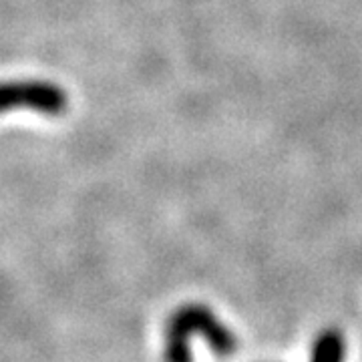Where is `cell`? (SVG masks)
I'll return each mask as SVG.
<instances>
[{
    "label": "cell",
    "mask_w": 362,
    "mask_h": 362,
    "mask_svg": "<svg viewBox=\"0 0 362 362\" xmlns=\"http://www.w3.org/2000/svg\"><path fill=\"white\" fill-rule=\"evenodd\" d=\"M33 109L40 115L61 117L69 109V95L63 87L49 81H16L6 83L2 89V111Z\"/></svg>",
    "instance_id": "1"
}]
</instances>
